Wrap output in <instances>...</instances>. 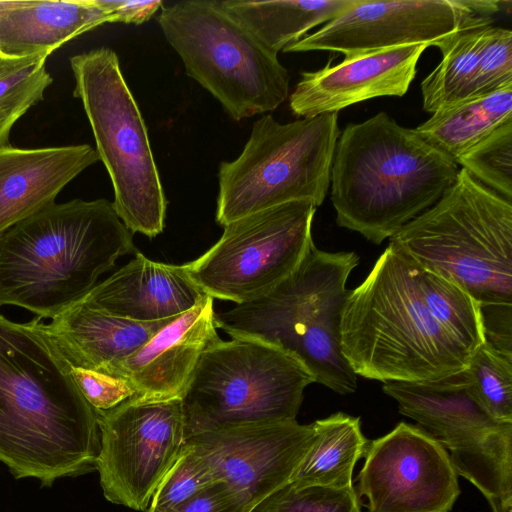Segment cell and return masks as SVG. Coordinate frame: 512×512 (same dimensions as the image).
Instances as JSON below:
<instances>
[{"mask_svg":"<svg viewBox=\"0 0 512 512\" xmlns=\"http://www.w3.org/2000/svg\"><path fill=\"white\" fill-rule=\"evenodd\" d=\"M469 389L486 413L512 423V351L484 341L463 370Z\"/></svg>","mask_w":512,"mask_h":512,"instance_id":"cell-28","label":"cell"},{"mask_svg":"<svg viewBox=\"0 0 512 512\" xmlns=\"http://www.w3.org/2000/svg\"><path fill=\"white\" fill-rule=\"evenodd\" d=\"M339 330L354 373L384 383L442 379L463 371L472 354L435 317L413 264L390 243L348 291Z\"/></svg>","mask_w":512,"mask_h":512,"instance_id":"cell-5","label":"cell"},{"mask_svg":"<svg viewBox=\"0 0 512 512\" xmlns=\"http://www.w3.org/2000/svg\"><path fill=\"white\" fill-rule=\"evenodd\" d=\"M99 449L97 414L43 319L0 313V462L51 487L96 470Z\"/></svg>","mask_w":512,"mask_h":512,"instance_id":"cell-1","label":"cell"},{"mask_svg":"<svg viewBox=\"0 0 512 512\" xmlns=\"http://www.w3.org/2000/svg\"><path fill=\"white\" fill-rule=\"evenodd\" d=\"M429 47L413 44L329 61L316 71H305L289 97L296 116L310 118L338 113L359 102L384 96L402 97L408 91L417 63Z\"/></svg>","mask_w":512,"mask_h":512,"instance_id":"cell-17","label":"cell"},{"mask_svg":"<svg viewBox=\"0 0 512 512\" xmlns=\"http://www.w3.org/2000/svg\"><path fill=\"white\" fill-rule=\"evenodd\" d=\"M174 318L139 322L79 301L51 319L46 328L71 365L112 374L119 363Z\"/></svg>","mask_w":512,"mask_h":512,"instance_id":"cell-21","label":"cell"},{"mask_svg":"<svg viewBox=\"0 0 512 512\" xmlns=\"http://www.w3.org/2000/svg\"><path fill=\"white\" fill-rule=\"evenodd\" d=\"M383 391L448 452L492 512H512V423L489 416L464 372L427 382H386Z\"/></svg>","mask_w":512,"mask_h":512,"instance_id":"cell-11","label":"cell"},{"mask_svg":"<svg viewBox=\"0 0 512 512\" xmlns=\"http://www.w3.org/2000/svg\"><path fill=\"white\" fill-rule=\"evenodd\" d=\"M314 438L313 424L296 420L229 427L186 438L217 481L228 484L251 509L291 481Z\"/></svg>","mask_w":512,"mask_h":512,"instance_id":"cell-16","label":"cell"},{"mask_svg":"<svg viewBox=\"0 0 512 512\" xmlns=\"http://www.w3.org/2000/svg\"><path fill=\"white\" fill-rule=\"evenodd\" d=\"M411 263L416 282L435 317L473 353L485 341L480 305L455 283Z\"/></svg>","mask_w":512,"mask_h":512,"instance_id":"cell-27","label":"cell"},{"mask_svg":"<svg viewBox=\"0 0 512 512\" xmlns=\"http://www.w3.org/2000/svg\"><path fill=\"white\" fill-rule=\"evenodd\" d=\"M132 234L106 199L55 202L17 222L0 232V306L55 318L136 251Z\"/></svg>","mask_w":512,"mask_h":512,"instance_id":"cell-2","label":"cell"},{"mask_svg":"<svg viewBox=\"0 0 512 512\" xmlns=\"http://www.w3.org/2000/svg\"><path fill=\"white\" fill-rule=\"evenodd\" d=\"M207 294L184 265L160 263L140 252L81 300L103 312L139 322L178 317Z\"/></svg>","mask_w":512,"mask_h":512,"instance_id":"cell-19","label":"cell"},{"mask_svg":"<svg viewBox=\"0 0 512 512\" xmlns=\"http://www.w3.org/2000/svg\"><path fill=\"white\" fill-rule=\"evenodd\" d=\"M363 457L355 490L368 512H450L460 495L448 452L419 426L398 423Z\"/></svg>","mask_w":512,"mask_h":512,"instance_id":"cell-15","label":"cell"},{"mask_svg":"<svg viewBox=\"0 0 512 512\" xmlns=\"http://www.w3.org/2000/svg\"><path fill=\"white\" fill-rule=\"evenodd\" d=\"M18 119L17 116L0 111V148L9 145L11 129Z\"/></svg>","mask_w":512,"mask_h":512,"instance_id":"cell-37","label":"cell"},{"mask_svg":"<svg viewBox=\"0 0 512 512\" xmlns=\"http://www.w3.org/2000/svg\"><path fill=\"white\" fill-rule=\"evenodd\" d=\"M105 23H112L111 15L95 0H13L0 21V55L49 56Z\"/></svg>","mask_w":512,"mask_h":512,"instance_id":"cell-22","label":"cell"},{"mask_svg":"<svg viewBox=\"0 0 512 512\" xmlns=\"http://www.w3.org/2000/svg\"><path fill=\"white\" fill-rule=\"evenodd\" d=\"M508 86H512V31L489 25L466 99L484 96Z\"/></svg>","mask_w":512,"mask_h":512,"instance_id":"cell-33","label":"cell"},{"mask_svg":"<svg viewBox=\"0 0 512 512\" xmlns=\"http://www.w3.org/2000/svg\"><path fill=\"white\" fill-rule=\"evenodd\" d=\"M459 170L385 112L350 123L337 140L331 168L336 222L379 245L434 205Z\"/></svg>","mask_w":512,"mask_h":512,"instance_id":"cell-4","label":"cell"},{"mask_svg":"<svg viewBox=\"0 0 512 512\" xmlns=\"http://www.w3.org/2000/svg\"><path fill=\"white\" fill-rule=\"evenodd\" d=\"M456 163L508 201L512 198V121L461 155Z\"/></svg>","mask_w":512,"mask_h":512,"instance_id":"cell-30","label":"cell"},{"mask_svg":"<svg viewBox=\"0 0 512 512\" xmlns=\"http://www.w3.org/2000/svg\"><path fill=\"white\" fill-rule=\"evenodd\" d=\"M215 313L214 299L206 295L119 363L111 375L127 379L136 390L135 398L182 399L201 355L220 340Z\"/></svg>","mask_w":512,"mask_h":512,"instance_id":"cell-18","label":"cell"},{"mask_svg":"<svg viewBox=\"0 0 512 512\" xmlns=\"http://www.w3.org/2000/svg\"><path fill=\"white\" fill-rule=\"evenodd\" d=\"M13 0H0V21L4 13L10 8Z\"/></svg>","mask_w":512,"mask_h":512,"instance_id":"cell-38","label":"cell"},{"mask_svg":"<svg viewBox=\"0 0 512 512\" xmlns=\"http://www.w3.org/2000/svg\"><path fill=\"white\" fill-rule=\"evenodd\" d=\"M70 366L78 388L95 412L110 410L137 395L133 385L123 377Z\"/></svg>","mask_w":512,"mask_h":512,"instance_id":"cell-34","label":"cell"},{"mask_svg":"<svg viewBox=\"0 0 512 512\" xmlns=\"http://www.w3.org/2000/svg\"><path fill=\"white\" fill-rule=\"evenodd\" d=\"M219 482L201 453L189 443L184 444L178 458L156 488L151 507L178 505Z\"/></svg>","mask_w":512,"mask_h":512,"instance_id":"cell-32","label":"cell"},{"mask_svg":"<svg viewBox=\"0 0 512 512\" xmlns=\"http://www.w3.org/2000/svg\"><path fill=\"white\" fill-rule=\"evenodd\" d=\"M359 257L326 252L313 244L297 269L267 294L215 313L217 328L279 348L320 383L342 394L357 388L340 347V317L346 283Z\"/></svg>","mask_w":512,"mask_h":512,"instance_id":"cell-6","label":"cell"},{"mask_svg":"<svg viewBox=\"0 0 512 512\" xmlns=\"http://www.w3.org/2000/svg\"><path fill=\"white\" fill-rule=\"evenodd\" d=\"M244 500L225 482L219 481L190 499L167 508L149 506L146 512H248Z\"/></svg>","mask_w":512,"mask_h":512,"instance_id":"cell-35","label":"cell"},{"mask_svg":"<svg viewBox=\"0 0 512 512\" xmlns=\"http://www.w3.org/2000/svg\"><path fill=\"white\" fill-rule=\"evenodd\" d=\"M486 27L461 32L440 50L442 60L421 82L425 111L433 114L466 99L478 68Z\"/></svg>","mask_w":512,"mask_h":512,"instance_id":"cell-26","label":"cell"},{"mask_svg":"<svg viewBox=\"0 0 512 512\" xmlns=\"http://www.w3.org/2000/svg\"><path fill=\"white\" fill-rule=\"evenodd\" d=\"M312 424V444L290 482L300 487H354V468L369 443L362 433L360 418L338 412Z\"/></svg>","mask_w":512,"mask_h":512,"instance_id":"cell-24","label":"cell"},{"mask_svg":"<svg viewBox=\"0 0 512 512\" xmlns=\"http://www.w3.org/2000/svg\"><path fill=\"white\" fill-rule=\"evenodd\" d=\"M96 151L114 190L112 206L132 233L156 237L165 227L167 200L147 127L116 53L97 48L69 59Z\"/></svg>","mask_w":512,"mask_h":512,"instance_id":"cell-7","label":"cell"},{"mask_svg":"<svg viewBox=\"0 0 512 512\" xmlns=\"http://www.w3.org/2000/svg\"><path fill=\"white\" fill-rule=\"evenodd\" d=\"M222 7L274 54L359 0L220 1Z\"/></svg>","mask_w":512,"mask_h":512,"instance_id":"cell-23","label":"cell"},{"mask_svg":"<svg viewBox=\"0 0 512 512\" xmlns=\"http://www.w3.org/2000/svg\"><path fill=\"white\" fill-rule=\"evenodd\" d=\"M338 113L281 124L272 115L254 122L241 154L221 162L216 222L293 201L320 206L328 192L337 140Z\"/></svg>","mask_w":512,"mask_h":512,"instance_id":"cell-8","label":"cell"},{"mask_svg":"<svg viewBox=\"0 0 512 512\" xmlns=\"http://www.w3.org/2000/svg\"><path fill=\"white\" fill-rule=\"evenodd\" d=\"M248 512H362L354 487H300L291 482L256 503Z\"/></svg>","mask_w":512,"mask_h":512,"instance_id":"cell-31","label":"cell"},{"mask_svg":"<svg viewBox=\"0 0 512 512\" xmlns=\"http://www.w3.org/2000/svg\"><path fill=\"white\" fill-rule=\"evenodd\" d=\"M389 243L481 307L486 339L512 332V204L460 168L456 181Z\"/></svg>","mask_w":512,"mask_h":512,"instance_id":"cell-3","label":"cell"},{"mask_svg":"<svg viewBox=\"0 0 512 512\" xmlns=\"http://www.w3.org/2000/svg\"><path fill=\"white\" fill-rule=\"evenodd\" d=\"M510 121L512 86L441 109L414 131L456 162L495 129Z\"/></svg>","mask_w":512,"mask_h":512,"instance_id":"cell-25","label":"cell"},{"mask_svg":"<svg viewBox=\"0 0 512 512\" xmlns=\"http://www.w3.org/2000/svg\"><path fill=\"white\" fill-rule=\"evenodd\" d=\"M159 25L186 74L209 91L236 121L274 111L289 93L290 76L221 5L188 0L162 8Z\"/></svg>","mask_w":512,"mask_h":512,"instance_id":"cell-9","label":"cell"},{"mask_svg":"<svg viewBox=\"0 0 512 512\" xmlns=\"http://www.w3.org/2000/svg\"><path fill=\"white\" fill-rule=\"evenodd\" d=\"M316 209L312 201H293L232 221L210 249L184 264L186 271L213 299H257L288 278L314 244Z\"/></svg>","mask_w":512,"mask_h":512,"instance_id":"cell-12","label":"cell"},{"mask_svg":"<svg viewBox=\"0 0 512 512\" xmlns=\"http://www.w3.org/2000/svg\"><path fill=\"white\" fill-rule=\"evenodd\" d=\"M95 2L111 15L112 23L135 25L148 21L163 6L162 1L159 0H95Z\"/></svg>","mask_w":512,"mask_h":512,"instance_id":"cell-36","label":"cell"},{"mask_svg":"<svg viewBox=\"0 0 512 512\" xmlns=\"http://www.w3.org/2000/svg\"><path fill=\"white\" fill-rule=\"evenodd\" d=\"M97 161L88 144L0 148V232L55 203L61 190Z\"/></svg>","mask_w":512,"mask_h":512,"instance_id":"cell-20","label":"cell"},{"mask_svg":"<svg viewBox=\"0 0 512 512\" xmlns=\"http://www.w3.org/2000/svg\"><path fill=\"white\" fill-rule=\"evenodd\" d=\"M500 4L475 0H359L283 51L327 50L348 57L413 44L441 50L459 33L489 26Z\"/></svg>","mask_w":512,"mask_h":512,"instance_id":"cell-14","label":"cell"},{"mask_svg":"<svg viewBox=\"0 0 512 512\" xmlns=\"http://www.w3.org/2000/svg\"><path fill=\"white\" fill-rule=\"evenodd\" d=\"M313 375L264 342L233 337L201 355L181 399L186 438L207 431L296 420Z\"/></svg>","mask_w":512,"mask_h":512,"instance_id":"cell-10","label":"cell"},{"mask_svg":"<svg viewBox=\"0 0 512 512\" xmlns=\"http://www.w3.org/2000/svg\"><path fill=\"white\" fill-rule=\"evenodd\" d=\"M100 449L96 461L104 497L146 510L186 441L181 399H129L96 412Z\"/></svg>","mask_w":512,"mask_h":512,"instance_id":"cell-13","label":"cell"},{"mask_svg":"<svg viewBox=\"0 0 512 512\" xmlns=\"http://www.w3.org/2000/svg\"><path fill=\"white\" fill-rule=\"evenodd\" d=\"M48 56L0 55V111L22 117L40 102L53 78L46 69Z\"/></svg>","mask_w":512,"mask_h":512,"instance_id":"cell-29","label":"cell"}]
</instances>
